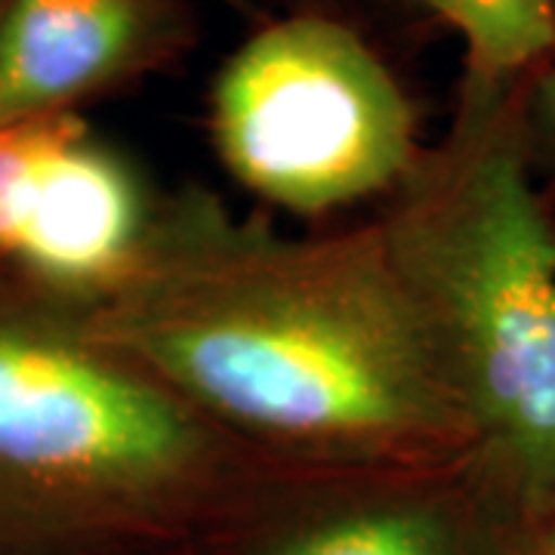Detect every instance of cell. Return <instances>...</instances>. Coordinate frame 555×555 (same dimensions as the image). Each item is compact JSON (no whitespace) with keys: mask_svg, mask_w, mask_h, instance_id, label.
<instances>
[{"mask_svg":"<svg viewBox=\"0 0 555 555\" xmlns=\"http://www.w3.org/2000/svg\"><path fill=\"white\" fill-rule=\"evenodd\" d=\"M120 346L214 414L318 444L469 426L386 241H214L164 257Z\"/></svg>","mask_w":555,"mask_h":555,"instance_id":"obj_1","label":"cell"},{"mask_svg":"<svg viewBox=\"0 0 555 555\" xmlns=\"http://www.w3.org/2000/svg\"><path fill=\"white\" fill-rule=\"evenodd\" d=\"M509 87H469L451 149L386 241L469 441L531 513L555 500V225Z\"/></svg>","mask_w":555,"mask_h":555,"instance_id":"obj_2","label":"cell"},{"mask_svg":"<svg viewBox=\"0 0 555 555\" xmlns=\"http://www.w3.org/2000/svg\"><path fill=\"white\" fill-rule=\"evenodd\" d=\"M229 170L297 214L386 189L414 158V112L374 50L346 25L294 16L247 40L214 90Z\"/></svg>","mask_w":555,"mask_h":555,"instance_id":"obj_3","label":"cell"},{"mask_svg":"<svg viewBox=\"0 0 555 555\" xmlns=\"http://www.w3.org/2000/svg\"><path fill=\"white\" fill-rule=\"evenodd\" d=\"M195 433L155 383L53 339L0 331V469L145 488L185 466Z\"/></svg>","mask_w":555,"mask_h":555,"instance_id":"obj_4","label":"cell"},{"mask_svg":"<svg viewBox=\"0 0 555 555\" xmlns=\"http://www.w3.org/2000/svg\"><path fill=\"white\" fill-rule=\"evenodd\" d=\"M158 0H3L0 124L56 115L137 65L160 31Z\"/></svg>","mask_w":555,"mask_h":555,"instance_id":"obj_5","label":"cell"},{"mask_svg":"<svg viewBox=\"0 0 555 555\" xmlns=\"http://www.w3.org/2000/svg\"><path fill=\"white\" fill-rule=\"evenodd\" d=\"M139 238L130 173L62 118L22 201L13 257L60 281H100L133 262Z\"/></svg>","mask_w":555,"mask_h":555,"instance_id":"obj_6","label":"cell"},{"mask_svg":"<svg viewBox=\"0 0 555 555\" xmlns=\"http://www.w3.org/2000/svg\"><path fill=\"white\" fill-rule=\"evenodd\" d=\"M456 28L469 87H513L555 53V0H423Z\"/></svg>","mask_w":555,"mask_h":555,"instance_id":"obj_7","label":"cell"},{"mask_svg":"<svg viewBox=\"0 0 555 555\" xmlns=\"http://www.w3.org/2000/svg\"><path fill=\"white\" fill-rule=\"evenodd\" d=\"M272 555H451V540L429 513L371 509L315 525Z\"/></svg>","mask_w":555,"mask_h":555,"instance_id":"obj_8","label":"cell"},{"mask_svg":"<svg viewBox=\"0 0 555 555\" xmlns=\"http://www.w3.org/2000/svg\"><path fill=\"white\" fill-rule=\"evenodd\" d=\"M60 124L56 115L0 124V254H13L28 182Z\"/></svg>","mask_w":555,"mask_h":555,"instance_id":"obj_9","label":"cell"},{"mask_svg":"<svg viewBox=\"0 0 555 555\" xmlns=\"http://www.w3.org/2000/svg\"><path fill=\"white\" fill-rule=\"evenodd\" d=\"M525 133L543 145L546 158L555 164V53L534 72L531 100L525 112Z\"/></svg>","mask_w":555,"mask_h":555,"instance_id":"obj_10","label":"cell"},{"mask_svg":"<svg viewBox=\"0 0 555 555\" xmlns=\"http://www.w3.org/2000/svg\"><path fill=\"white\" fill-rule=\"evenodd\" d=\"M543 525H540V534H537L531 555H555V500L540 513Z\"/></svg>","mask_w":555,"mask_h":555,"instance_id":"obj_11","label":"cell"},{"mask_svg":"<svg viewBox=\"0 0 555 555\" xmlns=\"http://www.w3.org/2000/svg\"><path fill=\"white\" fill-rule=\"evenodd\" d=\"M0 16H3V0H0Z\"/></svg>","mask_w":555,"mask_h":555,"instance_id":"obj_12","label":"cell"}]
</instances>
